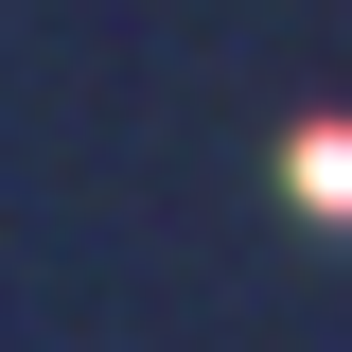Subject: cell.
I'll return each mask as SVG.
<instances>
[{
    "instance_id": "obj_1",
    "label": "cell",
    "mask_w": 352,
    "mask_h": 352,
    "mask_svg": "<svg viewBox=\"0 0 352 352\" xmlns=\"http://www.w3.org/2000/svg\"><path fill=\"white\" fill-rule=\"evenodd\" d=\"M300 194H317V212H352V124H317V141H300Z\"/></svg>"
}]
</instances>
